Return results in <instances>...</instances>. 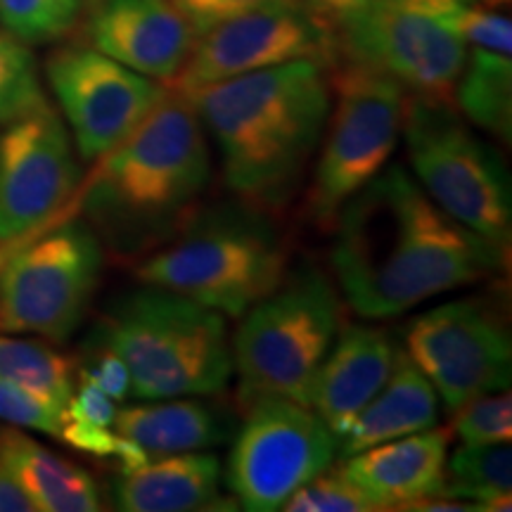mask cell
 Returning a JSON list of instances; mask_svg holds the SVG:
<instances>
[{"mask_svg":"<svg viewBox=\"0 0 512 512\" xmlns=\"http://www.w3.org/2000/svg\"><path fill=\"white\" fill-rule=\"evenodd\" d=\"M330 266L361 318L401 316L501 271L508 247L439 209L401 164L384 166L339 209Z\"/></svg>","mask_w":512,"mask_h":512,"instance_id":"1","label":"cell"},{"mask_svg":"<svg viewBox=\"0 0 512 512\" xmlns=\"http://www.w3.org/2000/svg\"><path fill=\"white\" fill-rule=\"evenodd\" d=\"M185 95L219 147L228 188L268 214L285 209L302 190L328 124V67L294 60Z\"/></svg>","mask_w":512,"mask_h":512,"instance_id":"2","label":"cell"},{"mask_svg":"<svg viewBox=\"0 0 512 512\" xmlns=\"http://www.w3.org/2000/svg\"><path fill=\"white\" fill-rule=\"evenodd\" d=\"M83 192L100 235L121 254L145 256L195 216L211 181V152L190 98H164L114 150L98 159Z\"/></svg>","mask_w":512,"mask_h":512,"instance_id":"3","label":"cell"},{"mask_svg":"<svg viewBox=\"0 0 512 512\" xmlns=\"http://www.w3.org/2000/svg\"><path fill=\"white\" fill-rule=\"evenodd\" d=\"M290 271V247L268 211L221 204L195 216L136 268L140 283L195 299L240 318L268 297Z\"/></svg>","mask_w":512,"mask_h":512,"instance_id":"4","label":"cell"},{"mask_svg":"<svg viewBox=\"0 0 512 512\" xmlns=\"http://www.w3.org/2000/svg\"><path fill=\"white\" fill-rule=\"evenodd\" d=\"M95 337L126 363L131 396L143 401L211 396L233 375L223 313L157 285L121 297Z\"/></svg>","mask_w":512,"mask_h":512,"instance_id":"5","label":"cell"},{"mask_svg":"<svg viewBox=\"0 0 512 512\" xmlns=\"http://www.w3.org/2000/svg\"><path fill=\"white\" fill-rule=\"evenodd\" d=\"M342 328V302L318 266L287 271L283 283L240 316L233 370L240 403L280 396L309 406V387Z\"/></svg>","mask_w":512,"mask_h":512,"instance_id":"6","label":"cell"},{"mask_svg":"<svg viewBox=\"0 0 512 512\" xmlns=\"http://www.w3.org/2000/svg\"><path fill=\"white\" fill-rule=\"evenodd\" d=\"M328 74L335 105H330L304 200L306 219L325 230L332 228L339 209L389 164L408 98L399 83L366 64L339 57Z\"/></svg>","mask_w":512,"mask_h":512,"instance_id":"7","label":"cell"},{"mask_svg":"<svg viewBox=\"0 0 512 512\" xmlns=\"http://www.w3.org/2000/svg\"><path fill=\"white\" fill-rule=\"evenodd\" d=\"M401 136L413 178L451 219L508 247L512 183L501 152L465 124L453 105L406 98Z\"/></svg>","mask_w":512,"mask_h":512,"instance_id":"8","label":"cell"},{"mask_svg":"<svg viewBox=\"0 0 512 512\" xmlns=\"http://www.w3.org/2000/svg\"><path fill=\"white\" fill-rule=\"evenodd\" d=\"M470 0H370L335 29L337 60L394 79L411 98L453 105L467 60L458 22Z\"/></svg>","mask_w":512,"mask_h":512,"instance_id":"9","label":"cell"},{"mask_svg":"<svg viewBox=\"0 0 512 512\" xmlns=\"http://www.w3.org/2000/svg\"><path fill=\"white\" fill-rule=\"evenodd\" d=\"M0 261V332L67 342L100 285V235L81 221L57 223L10 247Z\"/></svg>","mask_w":512,"mask_h":512,"instance_id":"10","label":"cell"},{"mask_svg":"<svg viewBox=\"0 0 512 512\" xmlns=\"http://www.w3.org/2000/svg\"><path fill=\"white\" fill-rule=\"evenodd\" d=\"M335 458L337 437L313 408L264 396L247 406L228 458L226 484L245 510L275 512Z\"/></svg>","mask_w":512,"mask_h":512,"instance_id":"11","label":"cell"},{"mask_svg":"<svg viewBox=\"0 0 512 512\" xmlns=\"http://www.w3.org/2000/svg\"><path fill=\"white\" fill-rule=\"evenodd\" d=\"M406 354L451 413L512 380L510 332L482 299H456L415 318Z\"/></svg>","mask_w":512,"mask_h":512,"instance_id":"12","label":"cell"},{"mask_svg":"<svg viewBox=\"0 0 512 512\" xmlns=\"http://www.w3.org/2000/svg\"><path fill=\"white\" fill-rule=\"evenodd\" d=\"M79 183L72 138L53 107L0 128V254L46 230Z\"/></svg>","mask_w":512,"mask_h":512,"instance_id":"13","label":"cell"},{"mask_svg":"<svg viewBox=\"0 0 512 512\" xmlns=\"http://www.w3.org/2000/svg\"><path fill=\"white\" fill-rule=\"evenodd\" d=\"M294 60H316L332 67L337 62L335 34L302 3L266 5L197 36L188 62L171 86L190 93Z\"/></svg>","mask_w":512,"mask_h":512,"instance_id":"14","label":"cell"},{"mask_svg":"<svg viewBox=\"0 0 512 512\" xmlns=\"http://www.w3.org/2000/svg\"><path fill=\"white\" fill-rule=\"evenodd\" d=\"M46 76L83 162H98L164 98L166 86L95 48L55 50Z\"/></svg>","mask_w":512,"mask_h":512,"instance_id":"15","label":"cell"},{"mask_svg":"<svg viewBox=\"0 0 512 512\" xmlns=\"http://www.w3.org/2000/svg\"><path fill=\"white\" fill-rule=\"evenodd\" d=\"M86 34L98 53L164 83L176 79L197 41L171 0H95Z\"/></svg>","mask_w":512,"mask_h":512,"instance_id":"16","label":"cell"},{"mask_svg":"<svg viewBox=\"0 0 512 512\" xmlns=\"http://www.w3.org/2000/svg\"><path fill=\"white\" fill-rule=\"evenodd\" d=\"M394 337L370 325H342L309 387V408L339 439L392 375Z\"/></svg>","mask_w":512,"mask_h":512,"instance_id":"17","label":"cell"},{"mask_svg":"<svg viewBox=\"0 0 512 512\" xmlns=\"http://www.w3.org/2000/svg\"><path fill=\"white\" fill-rule=\"evenodd\" d=\"M448 432L430 427L342 458L339 470L380 510H403L437 496L446 479Z\"/></svg>","mask_w":512,"mask_h":512,"instance_id":"18","label":"cell"},{"mask_svg":"<svg viewBox=\"0 0 512 512\" xmlns=\"http://www.w3.org/2000/svg\"><path fill=\"white\" fill-rule=\"evenodd\" d=\"M221 463L211 453L190 451L147 458L121 470L112 494L126 512H197L219 508Z\"/></svg>","mask_w":512,"mask_h":512,"instance_id":"19","label":"cell"},{"mask_svg":"<svg viewBox=\"0 0 512 512\" xmlns=\"http://www.w3.org/2000/svg\"><path fill=\"white\" fill-rule=\"evenodd\" d=\"M114 430L147 458H157L226 444L235 432V420L202 396H176L121 408Z\"/></svg>","mask_w":512,"mask_h":512,"instance_id":"20","label":"cell"},{"mask_svg":"<svg viewBox=\"0 0 512 512\" xmlns=\"http://www.w3.org/2000/svg\"><path fill=\"white\" fill-rule=\"evenodd\" d=\"M439 422V394L406 351L396 354L389 380L368 406L356 415L349 430L337 439L339 458L354 456L363 448L430 430Z\"/></svg>","mask_w":512,"mask_h":512,"instance_id":"21","label":"cell"},{"mask_svg":"<svg viewBox=\"0 0 512 512\" xmlns=\"http://www.w3.org/2000/svg\"><path fill=\"white\" fill-rule=\"evenodd\" d=\"M0 465L24 486L38 512H95L102 508L95 479L17 430L0 432Z\"/></svg>","mask_w":512,"mask_h":512,"instance_id":"22","label":"cell"},{"mask_svg":"<svg viewBox=\"0 0 512 512\" xmlns=\"http://www.w3.org/2000/svg\"><path fill=\"white\" fill-rule=\"evenodd\" d=\"M453 102L458 112L501 143L512 140V62L510 55L486 48H467Z\"/></svg>","mask_w":512,"mask_h":512,"instance_id":"23","label":"cell"},{"mask_svg":"<svg viewBox=\"0 0 512 512\" xmlns=\"http://www.w3.org/2000/svg\"><path fill=\"white\" fill-rule=\"evenodd\" d=\"M510 444H463L446 458V479L439 494L477 503L479 510H510Z\"/></svg>","mask_w":512,"mask_h":512,"instance_id":"24","label":"cell"},{"mask_svg":"<svg viewBox=\"0 0 512 512\" xmlns=\"http://www.w3.org/2000/svg\"><path fill=\"white\" fill-rule=\"evenodd\" d=\"M0 377L53 401L64 411L76 387V363L41 339L0 335Z\"/></svg>","mask_w":512,"mask_h":512,"instance_id":"25","label":"cell"},{"mask_svg":"<svg viewBox=\"0 0 512 512\" xmlns=\"http://www.w3.org/2000/svg\"><path fill=\"white\" fill-rule=\"evenodd\" d=\"M48 105L36 57L27 43L0 29V128Z\"/></svg>","mask_w":512,"mask_h":512,"instance_id":"26","label":"cell"},{"mask_svg":"<svg viewBox=\"0 0 512 512\" xmlns=\"http://www.w3.org/2000/svg\"><path fill=\"white\" fill-rule=\"evenodd\" d=\"M83 0H0V27L27 46L69 34Z\"/></svg>","mask_w":512,"mask_h":512,"instance_id":"27","label":"cell"},{"mask_svg":"<svg viewBox=\"0 0 512 512\" xmlns=\"http://www.w3.org/2000/svg\"><path fill=\"white\" fill-rule=\"evenodd\" d=\"M451 432L463 444H510L512 396L508 389L475 396L453 411Z\"/></svg>","mask_w":512,"mask_h":512,"instance_id":"28","label":"cell"},{"mask_svg":"<svg viewBox=\"0 0 512 512\" xmlns=\"http://www.w3.org/2000/svg\"><path fill=\"white\" fill-rule=\"evenodd\" d=\"M287 512H375L380 510L373 498L363 494L351 479L330 465L328 470L313 477L309 484L294 491L283 505Z\"/></svg>","mask_w":512,"mask_h":512,"instance_id":"29","label":"cell"},{"mask_svg":"<svg viewBox=\"0 0 512 512\" xmlns=\"http://www.w3.org/2000/svg\"><path fill=\"white\" fill-rule=\"evenodd\" d=\"M0 420L60 439L64 411L53 401L0 377Z\"/></svg>","mask_w":512,"mask_h":512,"instance_id":"30","label":"cell"},{"mask_svg":"<svg viewBox=\"0 0 512 512\" xmlns=\"http://www.w3.org/2000/svg\"><path fill=\"white\" fill-rule=\"evenodd\" d=\"M458 34L467 48H486L494 53H512V24L503 12L484 8L477 0H470L458 22Z\"/></svg>","mask_w":512,"mask_h":512,"instance_id":"31","label":"cell"},{"mask_svg":"<svg viewBox=\"0 0 512 512\" xmlns=\"http://www.w3.org/2000/svg\"><path fill=\"white\" fill-rule=\"evenodd\" d=\"M181 15L188 19L190 27L200 36L216 24L238 17L242 12L266 8V5H294L302 0H171Z\"/></svg>","mask_w":512,"mask_h":512,"instance_id":"32","label":"cell"},{"mask_svg":"<svg viewBox=\"0 0 512 512\" xmlns=\"http://www.w3.org/2000/svg\"><path fill=\"white\" fill-rule=\"evenodd\" d=\"M76 377L79 382L93 384L112 401H126L131 396V375H128L126 363L107 347H100L91 363L76 368Z\"/></svg>","mask_w":512,"mask_h":512,"instance_id":"33","label":"cell"},{"mask_svg":"<svg viewBox=\"0 0 512 512\" xmlns=\"http://www.w3.org/2000/svg\"><path fill=\"white\" fill-rule=\"evenodd\" d=\"M370 0H302V5L318 19L320 24H325L332 34L344 19L356 15L358 10H363Z\"/></svg>","mask_w":512,"mask_h":512,"instance_id":"34","label":"cell"},{"mask_svg":"<svg viewBox=\"0 0 512 512\" xmlns=\"http://www.w3.org/2000/svg\"><path fill=\"white\" fill-rule=\"evenodd\" d=\"M0 512H38L24 486L0 465Z\"/></svg>","mask_w":512,"mask_h":512,"instance_id":"35","label":"cell"},{"mask_svg":"<svg viewBox=\"0 0 512 512\" xmlns=\"http://www.w3.org/2000/svg\"><path fill=\"white\" fill-rule=\"evenodd\" d=\"M479 5H484V8H491V10H501L505 5H510V0H477Z\"/></svg>","mask_w":512,"mask_h":512,"instance_id":"36","label":"cell"},{"mask_svg":"<svg viewBox=\"0 0 512 512\" xmlns=\"http://www.w3.org/2000/svg\"><path fill=\"white\" fill-rule=\"evenodd\" d=\"M0 261H3V259H0Z\"/></svg>","mask_w":512,"mask_h":512,"instance_id":"37","label":"cell"}]
</instances>
